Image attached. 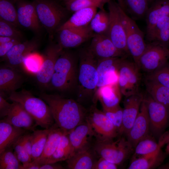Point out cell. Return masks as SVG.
I'll use <instances>...</instances> for the list:
<instances>
[{
  "instance_id": "obj_1",
  "label": "cell",
  "mask_w": 169,
  "mask_h": 169,
  "mask_svg": "<svg viewBox=\"0 0 169 169\" xmlns=\"http://www.w3.org/2000/svg\"><path fill=\"white\" fill-rule=\"evenodd\" d=\"M39 97L49 105L55 123L68 134L85 121L87 113L74 100L57 94L41 93Z\"/></svg>"
},
{
  "instance_id": "obj_2",
  "label": "cell",
  "mask_w": 169,
  "mask_h": 169,
  "mask_svg": "<svg viewBox=\"0 0 169 169\" xmlns=\"http://www.w3.org/2000/svg\"><path fill=\"white\" fill-rule=\"evenodd\" d=\"M8 99L19 103L33 118L38 125L48 129L55 123L48 105L30 92L25 90L13 92L8 95Z\"/></svg>"
},
{
  "instance_id": "obj_3",
  "label": "cell",
  "mask_w": 169,
  "mask_h": 169,
  "mask_svg": "<svg viewBox=\"0 0 169 169\" xmlns=\"http://www.w3.org/2000/svg\"><path fill=\"white\" fill-rule=\"evenodd\" d=\"M63 49L57 59L47 89L60 92L71 90L77 78L76 57L72 52Z\"/></svg>"
},
{
  "instance_id": "obj_4",
  "label": "cell",
  "mask_w": 169,
  "mask_h": 169,
  "mask_svg": "<svg viewBox=\"0 0 169 169\" xmlns=\"http://www.w3.org/2000/svg\"><path fill=\"white\" fill-rule=\"evenodd\" d=\"M39 20L47 32L50 41L59 28L68 19L70 12L55 0H34Z\"/></svg>"
},
{
  "instance_id": "obj_5",
  "label": "cell",
  "mask_w": 169,
  "mask_h": 169,
  "mask_svg": "<svg viewBox=\"0 0 169 169\" xmlns=\"http://www.w3.org/2000/svg\"><path fill=\"white\" fill-rule=\"evenodd\" d=\"M78 80L79 97L86 98L95 92L98 82V59L88 48L80 52Z\"/></svg>"
},
{
  "instance_id": "obj_6",
  "label": "cell",
  "mask_w": 169,
  "mask_h": 169,
  "mask_svg": "<svg viewBox=\"0 0 169 169\" xmlns=\"http://www.w3.org/2000/svg\"><path fill=\"white\" fill-rule=\"evenodd\" d=\"M119 9L125 32L127 50L137 67L138 60L145 51L147 44L145 42L143 32L135 21L127 14L120 6Z\"/></svg>"
},
{
  "instance_id": "obj_7",
  "label": "cell",
  "mask_w": 169,
  "mask_h": 169,
  "mask_svg": "<svg viewBox=\"0 0 169 169\" xmlns=\"http://www.w3.org/2000/svg\"><path fill=\"white\" fill-rule=\"evenodd\" d=\"M133 148L127 140L122 137L115 141L113 140L97 141L94 150L100 157L119 165L125 160Z\"/></svg>"
},
{
  "instance_id": "obj_8",
  "label": "cell",
  "mask_w": 169,
  "mask_h": 169,
  "mask_svg": "<svg viewBox=\"0 0 169 169\" xmlns=\"http://www.w3.org/2000/svg\"><path fill=\"white\" fill-rule=\"evenodd\" d=\"M169 59V49L157 43L150 42L140 57L137 67L140 72L147 75L163 66Z\"/></svg>"
},
{
  "instance_id": "obj_9",
  "label": "cell",
  "mask_w": 169,
  "mask_h": 169,
  "mask_svg": "<svg viewBox=\"0 0 169 169\" xmlns=\"http://www.w3.org/2000/svg\"><path fill=\"white\" fill-rule=\"evenodd\" d=\"M140 72L134 61L123 58L118 69V84L122 94L125 97L139 91Z\"/></svg>"
},
{
  "instance_id": "obj_10",
  "label": "cell",
  "mask_w": 169,
  "mask_h": 169,
  "mask_svg": "<svg viewBox=\"0 0 169 169\" xmlns=\"http://www.w3.org/2000/svg\"><path fill=\"white\" fill-rule=\"evenodd\" d=\"M85 120L91 128L97 141L113 140L118 133L112 122L94 104L87 114Z\"/></svg>"
},
{
  "instance_id": "obj_11",
  "label": "cell",
  "mask_w": 169,
  "mask_h": 169,
  "mask_svg": "<svg viewBox=\"0 0 169 169\" xmlns=\"http://www.w3.org/2000/svg\"><path fill=\"white\" fill-rule=\"evenodd\" d=\"M107 3L110 21L106 35L118 49L130 55L127 47L125 32L119 11L120 5L114 0H110Z\"/></svg>"
},
{
  "instance_id": "obj_12",
  "label": "cell",
  "mask_w": 169,
  "mask_h": 169,
  "mask_svg": "<svg viewBox=\"0 0 169 169\" xmlns=\"http://www.w3.org/2000/svg\"><path fill=\"white\" fill-rule=\"evenodd\" d=\"M42 55L43 61L36 79L42 87L47 88L53 75L56 61L63 49L57 43L50 41Z\"/></svg>"
},
{
  "instance_id": "obj_13",
  "label": "cell",
  "mask_w": 169,
  "mask_h": 169,
  "mask_svg": "<svg viewBox=\"0 0 169 169\" xmlns=\"http://www.w3.org/2000/svg\"><path fill=\"white\" fill-rule=\"evenodd\" d=\"M40 44L38 37L21 42L14 45L2 60L5 62V64L23 71L24 59L29 54L36 52Z\"/></svg>"
},
{
  "instance_id": "obj_14",
  "label": "cell",
  "mask_w": 169,
  "mask_h": 169,
  "mask_svg": "<svg viewBox=\"0 0 169 169\" xmlns=\"http://www.w3.org/2000/svg\"><path fill=\"white\" fill-rule=\"evenodd\" d=\"M56 33L57 43L63 49H67L79 46L91 39L95 33L89 25L81 27L64 28Z\"/></svg>"
},
{
  "instance_id": "obj_15",
  "label": "cell",
  "mask_w": 169,
  "mask_h": 169,
  "mask_svg": "<svg viewBox=\"0 0 169 169\" xmlns=\"http://www.w3.org/2000/svg\"><path fill=\"white\" fill-rule=\"evenodd\" d=\"M150 122V130L156 136L164 131L168 119V108L155 100L148 94L144 97Z\"/></svg>"
},
{
  "instance_id": "obj_16",
  "label": "cell",
  "mask_w": 169,
  "mask_h": 169,
  "mask_svg": "<svg viewBox=\"0 0 169 169\" xmlns=\"http://www.w3.org/2000/svg\"><path fill=\"white\" fill-rule=\"evenodd\" d=\"M15 3L20 26L39 35L42 26L38 18L33 2L26 0H17Z\"/></svg>"
},
{
  "instance_id": "obj_17",
  "label": "cell",
  "mask_w": 169,
  "mask_h": 169,
  "mask_svg": "<svg viewBox=\"0 0 169 169\" xmlns=\"http://www.w3.org/2000/svg\"><path fill=\"white\" fill-rule=\"evenodd\" d=\"M123 58H125L113 57L98 59L97 71L98 79L96 90L105 85L118 84V69Z\"/></svg>"
},
{
  "instance_id": "obj_18",
  "label": "cell",
  "mask_w": 169,
  "mask_h": 169,
  "mask_svg": "<svg viewBox=\"0 0 169 169\" xmlns=\"http://www.w3.org/2000/svg\"><path fill=\"white\" fill-rule=\"evenodd\" d=\"M98 59L108 58H126L128 55L118 49L106 35L94 33L88 47Z\"/></svg>"
},
{
  "instance_id": "obj_19",
  "label": "cell",
  "mask_w": 169,
  "mask_h": 169,
  "mask_svg": "<svg viewBox=\"0 0 169 169\" xmlns=\"http://www.w3.org/2000/svg\"><path fill=\"white\" fill-rule=\"evenodd\" d=\"M150 122L147 105L144 99L141 104L138 114L126 134L127 140L133 148L141 139L148 135Z\"/></svg>"
},
{
  "instance_id": "obj_20",
  "label": "cell",
  "mask_w": 169,
  "mask_h": 169,
  "mask_svg": "<svg viewBox=\"0 0 169 169\" xmlns=\"http://www.w3.org/2000/svg\"><path fill=\"white\" fill-rule=\"evenodd\" d=\"M25 78L23 71L5 64L0 68V95L4 97L16 91L24 83Z\"/></svg>"
},
{
  "instance_id": "obj_21",
  "label": "cell",
  "mask_w": 169,
  "mask_h": 169,
  "mask_svg": "<svg viewBox=\"0 0 169 169\" xmlns=\"http://www.w3.org/2000/svg\"><path fill=\"white\" fill-rule=\"evenodd\" d=\"M144 97L139 92L126 97L124 103L122 126L119 134H127L138 114Z\"/></svg>"
},
{
  "instance_id": "obj_22",
  "label": "cell",
  "mask_w": 169,
  "mask_h": 169,
  "mask_svg": "<svg viewBox=\"0 0 169 169\" xmlns=\"http://www.w3.org/2000/svg\"><path fill=\"white\" fill-rule=\"evenodd\" d=\"M12 125L33 131L38 125L34 120L19 103L13 101L7 115L2 120Z\"/></svg>"
},
{
  "instance_id": "obj_23",
  "label": "cell",
  "mask_w": 169,
  "mask_h": 169,
  "mask_svg": "<svg viewBox=\"0 0 169 169\" xmlns=\"http://www.w3.org/2000/svg\"><path fill=\"white\" fill-rule=\"evenodd\" d=\"M68 135L74 153L90 148V140L94 136L91 128L86 120L70 131Z\"/></svg>"
},
{
  "instance_id": "obj_24",
  "label": "cell",
  "mask_w": 169,
  "mask_h": 169,
  "mask_svg": "<svg viewBox=\"0 0 169 169\" xmlns=\"http://www.w3.org/2000/svg\"><path fill=\"white\" fill-rule=\"evenodd\" d=\"M121 94L118 84L106 85L96 90L93 101L96 104L99 100L103 109H110L119 105Z\"/></svg>"
},
{
  "instance_id": "obj_25",
  "label": "cell",
  "mask_w": 169,
  "mask_h": 169,
  "mask_svg": "<svg viewBox=\"0 0 169 169\" xmlns=\"http://www.w3.org/2000/svg\"><path fill=\"white\" fill-rule=\"evenodd\" d=\"M29 131L15 127L3 120L0 121V153L12 147L23 135Z\"/></svg>"
},
{
  "instance_id": "obj_26",
  "label": "cell",
  "mask_w": 169,
  "mask_h": 169,
  "mask_svg": "<svg viewBox=\"0 0 169 169\" xmlns=\"http://www.w3.org/2000/svg\"><path fill=\"white\" fill-rule=\"evenodd\" d=\"M169 15V0H154L149 7L145 15L146 33L149 32L158 22Z\"/></svg>"
},
{
  "instance_id": "obj_27",
  "label": "cell",
  "mask_w": 169,
  "mask_h": 169,
  "mask_svg": "<svg viewBox=\"0 0 169 169\" xmlns=\"http://www.w3.org/2000/svg\"><path fill=\"white\" fill-rule=\"evenodd\" d=\"M96 8H88L79 9L74 12L58 29L84 27L89 25L97 12Z\"/></svg>"
},
{
  "instance_id": "obj_28",
  "label": "cell",
  "mask_w": 169,
  "mask_h": 169,
  "mask_svg": "<svg viewBox=\"0 0 169 169\" xmlns=\"http://www.w3.org/2000/svg\"><path fill=\"white\" fill-rule=\"evenodd\" d=\"M95 152L90 147L75 152L66 161L69 169H93L96 161Z\"/></svg>"
},
{
  "instance_id": "obj_29",
  "label": "cell",
  "mask_w": 169,
  "mask_h": 169,
  "mask_svg": "<svg viewBox=\"0 0 169 169\" xmlns=\"http://www.w3.org/2000/svg\"><path fill=\"white\" fill-rule=\"evenodd\" d=\"M64 133H65L54 123L52 126L41 155L38 158L33 161L40 166L46 164L55 151Z\"/></svg>"
},
{
  "instance_id": "obj_30",
  "label": "cell",
  "mask_w": 169,
  "mask_h": 169,
  "mask_svg": "<svg viewBox=\"0 0 169 169\" xmlns=\"http://www.w3.org/2000/svg\"><path fill=\"white\" fill-rule=\"evenodd\" d=\"M150 42H156L169 49V15L159 20L152 29L146 33Z\"/></svg>"
},
{
  "instance_id": "obj_31",
  "label": "cell",
  "mask_w": 169,
  "mask_h": 169,
  "mask_svg": "<svg viewBox=\"0 0 169 169\" xmlns=\"http://www.w3.org/2000/svg\"><path fill=\"white\" fill-rule=\"evenodd\" d=\"M169 142V132L162 135L158 142L148 135L138 143L135 147V153L140 156L150 154L161 149L163 145Z\"/></svg>"
},
{
  "instance_id": "obj_32",
  "label": "cell",
  "mask_w": 169,
  "mask_h": 169,
  "mask_svg": "<svg viewBox=\"0 0 169 169\" xmlns=\"http://www.w3.org/2000/svg\"><path fill=\"white\" fill-rule=\"evenodd\" d=\"M165 156L161 149L152 153L140 156L132 160L128 169H150L155 168L162 162Z\"/></svg>"
},
{
  "instance_id": "obj_33",
  "label": "cell",
  "mask_w": 169,
  "mask_h": 169,
  "mask_svg": "<svg viewBox=\"0 0 169 169\" xmlns=\"http://www.w3.org/2000/svg\"><path fill=\"white\" fill-rule=\"evenodd\" d=\"M145 83L148 94L155 100L168 108L169 88L146 79Z\"/></svg>"
},
{
  "instance_id": "obj_34",
  "label": "cell",
  "mask_w": 169,
  "mask_h": 169,
  "mask_svg": "<svg viewBox=\"0 0 169 169\" xmlns=\"http://www.w3.org/2000/svg\"><path fill=\"white\" fill-rule=\"evenodd\" d=\"M74 152L68 134L64 133L55 151L49 159L46 164L66 161L74 154Z\"/></svg>"
},
{
  "instance_id": "obj_35",
  "label": "cell",
  "mask_w": 169,
  "mask_h": 169,
  "mask_svg": "<svg viewBox=\"0 0 169 169\" xmlns=\"http://www.w3.org/2000/svg\"><path fill=\"white\" fill-rule=\"evenodd\" d=\"M52 126L44 130H35L32 132V161L37 160L41 155Z\"/></svg>"
},
{
  "instance_id": "obj_36",
  "label": "cell",
  "mask_w": 169,
  "mask_h": 169,
  "mask_svg": "<svg viewBox=\"0 0 169 169\" xmlns=\"http://www.w3.org/2000/svg\"><path fill=\"white\" fill-rule=\"evenodd\" d=\"M110 21L108 12L103 8L97 12L91 21L90 27L95 33L106 35L107 32Z\"/></svg>"
},
{
  "instance_id": "obj_37",
  "label": "cell",
  "mask_w": 169,
  "mask_h": 169,
  "mask_svg": "<svg viewBox=\"0 0 169 169\" xmlns=\"http://www.w3.org/2000/svg\"><path fill=\"white\" fill-rule=\"evenodd\" d=\"M0 18L17 27L20 26L16 8L10 0H0Z\"/></svg>"
},
{
  "instance_id": "obj_38",
  "label": "cell",
  "mask_w": 169,
  "mask_h": 169,
  "mask_svg": "<svg viewBox=\"0 0 169 169\" xmlns=\"http://www.w3.org/2000/svg\"><path fill=\"white\" fill-rule=\"evenodd\" d=\"M0 169H23L15 155L13 146L0 153Z\"/></svg>"
},
{
  "instance_id": "obj_39",
  "label": "cell",
  "mask_w": 169,
  "mask_h": 169,
  "mask_svg": "<svg viewBox=\"0 0 169 169\" xmlns=\"http://www.w3.org/2000/svg\"><path fill=\"white\" fill-rule=\"evenodd\" d=\"M127 10L134 18L137 19L145 16L148 8V0H124Z\"/></svg>"
},
{
  "instance_id": "obj_40",
  "label": "cell",
  "mask_w": 169,
  "mask_h": 169,
  "mask_svg": "<svg viewBox=\"0 0 169 169\" xmlns=\"http://www.w3.org/2000/svg\"><path fill=\"white\" fill-rule=\"evenodd\" d=\"M110 0H77L64 4L65 7L70 12L74 13L82 8H104L105 4Z\"/></svg>"
},
{
  "instance_id": "obj_41",
  "label": "cell",
  "mask_w": 169,
  "mask_h": 169,
  "mask_svg": "<svg viewBox=\"0 0 169 169\" xmlns=\"http://www.w3.org/2000/svg\"><path fill=\"white\" fill-rule=\"evenodd\" d=\"M42 61V55L37 52L32 53L24 59L23 63V70L35 75L40 69Z\"/></svg>"
},
{
  "instance_id": "obj_42",
  "label": "cell",
  "mask_w": 169,
  "mask_h": 169,
  "mask_svg": "<svg viewBox=\"0 0 169 169\" xmlns=\"http://www.w3.org/2000/svg\"><path fill=\"white\" fill-rule=\"evenodd\" d=\"M145 79L154 81L169 88V62L146 75Z\"/></svg>"
},
{
  "instance_id": "obj_43",
  "label": "cell",
  "mask_w": 169,
  "mask_h": 169,
  "mask_svg": "<svg viewBox=\"0 0 169 169\" xmlns=\"http://www.w3.org/2000/svg\"><path fill=\"white\" fill-rule=\"evenodd\" d=\"M17 28L0 18V36L10 37L23 41V34Z\"/></svg>"
},
{
  "instance_id": "obj_44",
  "label": "cell",
  "mask_w": 169,
  "mask_h": 169,
  "mask_svg": "<svg viewBox=\"0 0 169 169\" xmlns=\"http://www.w3.org/2000/svg\"><path fill=\"white\" fill-rule=\"evenodd\" d=\"M103 109V112L112 122L119 133L122 125L123 109L119 105L112 108Z\"/></svg>"
},
{
  "instance_id": "obj_45",
  "label": "cell",
  "mask_w": 169,
  "mask_h": 169,
  "mask_svg": "<svg viewBox=\"0 0 169 169\" xmlns=\"http://www.w3.org/2000/svg\"><path fill=\"white\" fill-rule=\"evenodd\" d=\"M23 135L21 136L12 146L15 155L22 164L32 161L31 157L27 151L24 146Z\"/></svg>"
},
{
  "instance_id": "obj_46",
  "label": "cell",
  "mask_w": 169,
  "mask_h": 169,
  "mask_svg": "<svg viewBox=\"0 0 169 169\" xmlns=\"http://www.w3.org/2000/svg\"><path fill=\"white\" fill-rule=\"evenodd\" d=\"M100 157L98 160L96 161L93 169H116L117 168L118 165L103 158Z\"/></svg>"
},
{
  "instance_id": "obj_47",
  "label": "cell",
  "mask_w": 169,
  "mask_h": 169,
  "mask_svg": "<svg viewBox=\"0 0 169 169\" xmlns=\"http://www.w3.org/2000/svg\"><path fill=\"white\" fill-rule=\"evenodd\" d=\"M23 41L18 39H14L9 42L0 44V57L1 59L14 45Z\"/></svg>"
},
{
  "instance_id": "obj_48",
  "label": "cell",
  "mask_w": 169,
  "mask_h": 169,
  "mask_svg": "<svg viewBox=\"0 0 169 169\" xmlns=\"http://www.w3.org/2000/svg\"><path fill=\"white\" fill-rule=\"evenodd\" d=\"M12 103L7 101L4 97L0 95V117L3 118L8 115Z\"/></svg>"
},
{
  "instance_id": "obj_49",
  "label": "cell",
  "mask_w": 169,
  "mask_h": 169,
  "mask_svg": "<svg viewBox=\"0 0 169 169\" xmlns=\"http://www.w3.org/2000/svg\"><path fill=\"white\" fill-rule=\"evenodd\" d=\"M23 143L27 151L32 159V133H31L30 131H28L23 135Z\"/></svg>"
},
{
  "instance_id": "obj_50",
  "label": "cell",
  "mask_w": 169,
  "mask_h": 169,
  "mask_svg": "<svg viewBox=\"0 0 169 169\" xmlns=\"http://www.w3.org/2000/svg\"><path fill=\"white\" fill-rule=\"evenodd\" d=\"M64 168L61 165L55 163H48L40 166L39 169H63Z\"/></svg>"
},
{
  "instance_id": "obj_51",
  "label": "cell",
  "mask_w": 169,
  "mask_h": 169,
  "mask_svg": "<svg viewBox=\"0 0 169 169\" xmlns=\"http://www.w3.org/2000/svg\"><path fill=\"white\" fill-rule=\"evenodd\" d=\"M23 169H39L40 165L35 161L23 164Z\"/></svg>"
},
{
  "instance_id": "obj_52",
  "label": "cell",
  "mask_w": 169,
  "mask_h": 169,
  "mask_svg": "<svg viewBox=\"0 0 169 169\" xmlns=\"http://www.w3.org/2000/svg\"><path fill=\"white\" fill-rule=\"evenodd\" d=\"M14 39L16 38L0 36V44L9 42Z\"/></svg>"
},
{
  "instance_id": "obj_53",
  "label": "cell",
  "mask_w": 169,
  "mask_h": 169,
  "mask_svg": "<svg viewBox=\"0 0 169 169\" xmlns=\"http://www.w3.org/2000/svg\"><path fill=\"white\" fill-rule=\"evenodd\" d=\"M118 3L119 4L123 10L125 12L126 8L124 3V0H117Z\"/></svg>"
},
{
  "instance_id": "obj_54",
  "label": "cell",
  "mask_w": 169,
  "mask_h": 169,
  "mask_svg": "<svg viewBox=\"0 0 169 169\" xmlns=\"http://www.w3.org/2000/svg\"><path fill=\"white\" fill-rule=\"evenodd\" d=\"M77 0H63V2L64 3V4H66L68 3L71 2H72Z\"/></svg>"
},
{
  "instance_id": "obj_55",
  "label": "cell",
  "mask_w": 169,
  "mask_h": 169,
  "mask_svg": "<svg viewBox=\"0 0 169 169\" xmlns=\"http://www.w3.org/2000/svg\"><path fill=\"white\" fill-rule=\"evenodd\" d=\"M167 145L166 149V152L169 154V142L167 143Z\"/></svg>"
},
{
  "instance_id": "obj_56",
  "label": "cell",
  "mask_w": 169,
  "mask_h": 169,
  "mask_svg": "<svg viewBox=\"0 0 169 169\" xmlns=\"http://www.w3.org/2000/svg\"><path fill=\"white\" fill-rule=\"evenodd\" d=\"M162 168L164 169H169V163L164 165Z\"/></svg>"
},
{
  "instance_id": "obj_57",
  "label": "cell",
  "mask_w": 169,
  "mask_h": 169,
  "mask_svg": "<svg viewBox=\"0 0 169 169\" xmlns=\"http://www.w3.org/2000/svg\"><path fill=\"white\" fill-rule=\"evenodd\" d=\"M149 2L153 1L154 0H148Z\"/></svg>"
},
{
  "instance_id": "obj_58",
  "label": "cell",
  "mask_w": 169,
  "mask_h": 169,
  "mask_svg": "<svg viewBox=\"0 0 169 169\" xmlns=\"http://www.w3.org/2000/svg\"><path fill=\"white\" fill-rule=\"evenodd\" d=\"M55 0L56 1H58H58H63V0Z\"/></svg>"
},
{
  "instance_id": "obj_59",
  "label": "cell",
  "mask_w": 169,
  "mask_h": 169,
  "mask_svg": "<svg viewBox=\"0 0 169 169\" xmlns=\"http://www.w3.org/2000/svg\"><path fill=\"white\" fill-rule=\"evenodd\" d=\"M17 0H13V1L15 2Z\"/></svg>"
}]
</instances>
